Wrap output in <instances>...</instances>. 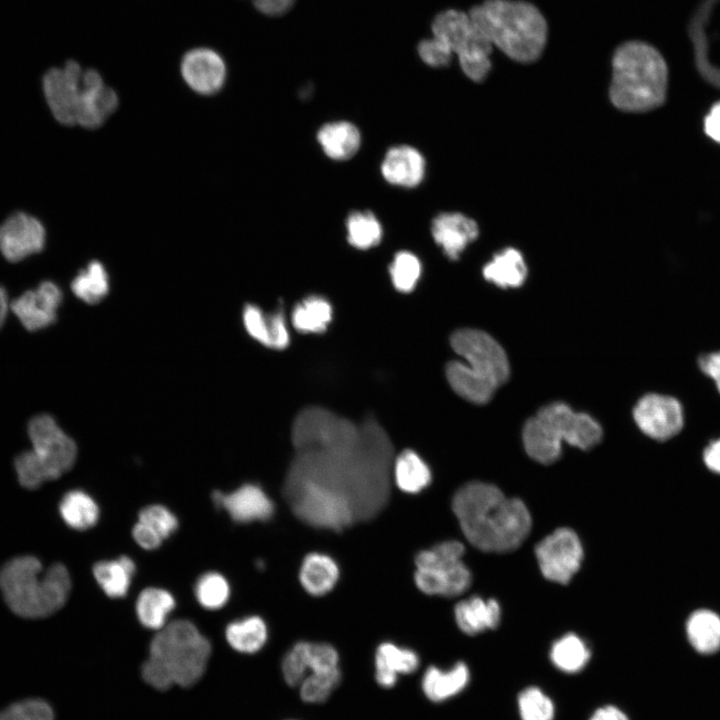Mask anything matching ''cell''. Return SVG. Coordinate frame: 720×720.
I'll list each match as a JSON object with an SVG mask.
<instances>
[{
  "label": "cell",
  "instance_id": "obj_1",
  "mask_svg": "<svg viewBox=\"0 0 720 720\" xmlns=\"http://www.w3.org/2000/svg\"><path fill=\"white\" fill-rule=\"evenodd\" d=\"M296 451L284 496L308 515L353 524L369 520L386 505L393 446L372 417L361 424L314 407L295 424Z\"/></svg>",
  "mask_w": 720,
  "mask_h": 720
},
{
  "label": "cell",
  "instance_id": "obj_2",
  "mask_svg": "<svg viewBox=\"0 0 720 720\" xmlns=\"http://www.w3.org/2000/svg\"><path fill=\"white\" fill-rule=\"evenodd\" d=\"M452 509L466 539L485 552L504 553L518 548L531 529L525 504L508 498L494 485L469 482L459 488Z\"/></svg>",
  "mask_w": 720,
  "mask_h": 720
},
{
  "label": "cell",
  "instance_id": "obj_3",
  "mask_svg": "<svg viewBox=\"0 0 720 720\" xmlns=\"http://www.w3.org/2000/svg\"><path fill=\"white\" fill-rule=\"evenodd\" d=\"M211 654L209 640L188 620H175L158 630L142 666L144 681L157 690L189 687L204 674Z\"/></svg>",
  "mask_w": 720,
  "mask_h": 720
},
{
  "label": "cell",
  "instance_id": "obj_4",
  "mask_svg": "<svg viewBox=\"0 0 720 720\" xmlns=\"http://www.w3.org/2000/svg\"><path fill=\"white\" fill-rule=\"evenodd\" d=\"M450 344L464 362L451 361L446 377L452 389L462 398L485 404L509 377L507 355L499 343L477 329L455 331Z\"/></svg>",
  "mask_w": 720,
  "mask_h": 720
},
{
  "label": "cell",
  "instance_id": "obj_5",
  "mask_svg": "<svg viewBox=\"0 0 720 720\" xmlns=\"http://www.w3.org/2000/svg\"><path fill=\"white\" fill-rule=\"evenodd\" d=\"M468 14L490 43L511 59L529 63L540 57L546 44L547 24L534 5L486 0Z\"/></svg>",
  "mask_w": 720,
  "mask_h": 720
},
{
  "label": "cell",
  "instance_id": "obj_6",
  "mask_svg": "<svg viewBox=\"0 0 720 720\" xmlns=\"http://www.w3.org/2000/svg\"><path fill=\"white\" fill-rule=\"evenodd\" d=\"M0 588L15 614L24 618H42L64 606L70 594L71 579L63 564H53L43 571L37 558L20 556L1 568Z\"/></svg>",
  "mask_w": 720,
  "mask_h": 720
},
{
  "label": "cell",
  "instance_id": "obj_7",
  "mask_svg": "<svg viewBox=\"0 0 720 720\" xmlns=\"http://www.w3.org/2000/svg\"><path fill=\"white\" fill-rule=\"evenodd\" d=\"M667 66L652 46L630 41L620 45L612 59L610 99L626 112H643L662 104L667 89Z\"/></svg>",
  "mask_w": 720,
  "mask_h": 720
},
{
  "label": "cell",
  "instance_id": "obj_8",
  "mask_svg": "<svg viewBox=\"0 0 720 720\" xmlns=\"http://www.w3.org/2000/svg\"><path fill=\"white\" fill-rule=\"evenodd\" d=\"M601 438L602 429L598 422L560 402L541 408L523 428L527 454L542 464L555 462L561 455L564 442L587 450L598 444Z\"/></svg>",
  "mask_w": 720,
  "mask_h": 720
},
{
  "label": "cell",
  "instance_id": "obj_9",
  "mask_svg": "<svg viewBox=\"0 0 720 720\" xmlns=\"http://www.w3.org/2000/svg\"><path fill=\"white\" fill-rule=\"evenodd\" d=\"M27 432L31 449L16 456L14 465L20 484L36 489L69 471L77 458V445L49 414L30 419Z\"/></svg>",
  "mask_w": 720,
  "mask_h": 720
},
{
  "label": "cell",
  "instance_id": "obj_10",
  "mask_svg": "<svg viewBox=\"0 0 720 720\" xmlns=\"http://www.w3.org/2000/svg\"><path fill=\"white\" fill-rule=\"evenodd\" d=\"M465 548L456 540L440 542L415 557L414 581L427 594L454 597L471 585L472 575L463 562Z\"/></svg>",
  "mask_w": 720,
  "mask_h": 720
},
{
  "label": "cell",
  "instance_id": "obj_11",
  "mask_svg": "<svg viewBox=\"0 0 720 720\" xmlns=\"http://www.w3.org/2000/svg\"><path fill=\"white\" fill-rule=\"evenodd\" d=\"M434 37L457 54L464 74L475 82L483 81L491 69L493 45L472 21L469 14L457 10L439 13L432 22Z\"/></svg>",
  "mask_w": 720,
  "mask_h": 720
},
{
  "label": "cell",
  "instance_id": "obj_12",
  "mask_svg": "<svg viewBox=\"0 0 720 720\" xmlns=\"http://www.w3.org/2000/svg\"><path fill=\"white\" fill-rule=\"evenodd\" d=\"M535 555L546 579L567 584L581 566L583 548L572 529L559 528L537 544Z\"/></svg>",
  "mask_w": 720,
  "mask_h": 720
},
{
  "label": "cell",
  "instance_id": "obj_13",
  "mask_svg": "<svg viewBox=\"0 0 720 720\" xmlns=\"http://www.w3.org/2000/svg\"><path fill=\"white\" fill-rule=\"evenodd\" d=\"M83 72L77 62L70 60L62 68L48 70L43 77L47 105L55 120L63 125H76Z\"/></svg>",
  "mask_w": 720,
  "mask_h": 720
},
{
  "label": "cell",
  "instance_id": "obj_14",
  "mask_svg": "<svg viewBox=\"0 0 720 720\" xmlns=\"http://www.w3.org/2000/svg\"><path fill=\"white\" fill-rule=\"evenodd\" d=\"M633 418L645 435L658 441L679 434L685 422L681 402L673 396L658 393L641 397L634 406Z\"/></svg>",
  "mask_w": 720,
  "mask_h": 720
},
{
  "label": "cell",
  "instance_id": "obj_15",
  "mask_svg": "<svg viewBox=\"0 0 720 720\" xmlns=\"http://www.w3.org/2000/svg\"><path fill=\"white\" fill-rule=\"evenodd\" d=\"M45 243L44 225L26 212H15L0 224V252L9 262H19L41 252Z\"/></svg>",
  "mask_w": 720,
  "mask_h": 720
},
{
  "label": "cell",
  "instance_id": "obj_16",
  "mask_svg": "<svg viewBox=\"0 0 720 720\" xmlns=\"http://www.w3.org/2000/svg\"><path fill=\"white\" fill-rule=\"evenodd\" d=\"M62 301L61 288L55 282L45 280L13 300L10 310L26 330L34 332L56 322Z\"/></svg>",
  "mask_w": 720,
  "mask_h": 720
},
{
  "label": "cell",
  "instance_id": "obj_17",
  "mask_svg": "<svg viewBox=\"0 0 720 720\" xmlns=\"http://www.w3.org/2000/svg\"><path fill=\"white\" fill-rule=\"evenodd\" d=\"M339 668V654L335 647L324 642L299 641L284 655L281 671L284 681L298 687L310 673Z\"/></svg>",
  "mask_w": 720,
  "mask_h": 720
},
{
  "label": "cell",
  "instance_id": "obj_18",
  "mask_svg": "<svg viewBox=\"0 0 720 720\" xmlns=\"http://www.w3.org/2000/svg\"><path fill=\"white\" fill-rule=\"evenodd\" d=\"M117 105V94L112 88L105 86L100 74L93 69L85 70L76 124L88 129L98 128L115 111Z\"/></svg>",
  "mask_w": 720,
  "mask_h": 720
},
{
  "label": "cell",
  "instance_id": "obj_19",
  "mask_svg": "<svg viewBox=\"0 0 720 720\" xmlns=\"http://www.w3.org/2000/svg\"><path fill=\"white\" fill-rule=\"evenodd\" d=\"M214 504L227 511L238 523L269 520L275 511L273 501L256 484H244L231 493L215 491Z\"/></svg>",
  "mask_w": 720,
  "mask_h": 720
},
{
  "label": "cell",
  "instance_id": "obj_20",
  "mask_svg": "<svg viewBox=\"0 0 720 720\" xmlns=\"http://www.w3.org/2000/svg\"><path fill=\"white\" fill-rule=\"evenodd\" d=\"M181 74L192 90L202 95H211L222 88L226 78V66L222 57L214 50L196 48L184 55Z\"/></svg>",
  "mask_w": 720,
  "mask_h": 720
},
{
  "label": "cell",
  "instance_id": "obj_21",
  "mask_svg": "<svg viewBox=\"0 0 720 720\" xmlns=\"http://www.w3.org/2000/svg\"><path fill=\"white\" fill-rule=\"evenodd\" d=\"M431 234L444 254L451 260H457L467 245L477 239L479 227L462 213L443 212L433 218Z\"/></svg>",
  "mask_w": 720,
  "mask_h": 720
},
{
  "label": "cell",
  "instance_id": "obj_22",
  "mask_svg": "<svg viewBox=\"0 0 720 720\" xmlns=\"http://www.w3.org/2000/svg\"><path fill=\"white\" fill-rule=\"evenodd\" d=\"M380 170L388 183L413 188L425 177L426 161L415 147L405 144L396 145L385 153Z\"/></svg>",
  "mask_w": 720,
  "mask_h": 720
},
{
  "label": "cell",
  "instance_id": "obj_23",
  "mask_svg": "<svg viewBox=\"0 0 720 720\" xmlns=\"http://www.w3.org/2000/svg\"><path fill=\"white\" fill-rule=\"evenodd\" d=\"M242 322L250 337L276 350L289 344V331L282 308L265 314L257 305L248 303L242 310Z\"/></svg>",
  "mask_w": 720,
  "mask_h": 720
},
{
  "label": "cell",
  "instance_id": "obj_24",
  "mask_svg": "<svg viewBox=\"0 0 720 720\" xmlns=\"http://www.w3.org/2000/svg\"><path fill=\"white\" fill-rule=\"evenodd\" d=\"M420 657L416 651L392 642L381 643L375 651V681L382 688H393L400 675H409L418 670Z\"/></svg>",
  "mask_w": 720,
  "mask_h": 720
},
{
  "label": "cell",
  "instance_id": "obj_25",
  "mask_svg": "<svg viewBox=\"0 0 720 720\" xmlns=\"http://www.w3.org/2000/svg\"><path fill=\"white\" fill-rule=\"evenodd\" d=\"M470 670L459 661L449 669L429 666L421 679L424 696L433 703H442L460 694L469 684Z\"/></svg>",
  "mask_w": 720,
  "mask_h": 720
},
{
  "label": "cell",
  "instance_id": "obj_26",
  "mask_svg": "<svg viewBox=\"0 0 720 720\" xmlns=\"http://www.w3.org/2000/svg\"><path fill=\"white\" fill-rule=\"evenodd\" d=\"M454 616L459 629L473 636L495 629L500 623L501 608L495 599L472 596L456 604Z\"/></svg>",
  "mask_w": 720,
  "mask_h": 720
},
{
  "label": "cell",
  "instance_id": "obj_27",
  "mask_svg": "<svg viewBox=\"0 0 720 720\" xmlns=\"http://www.w3.org/2000/svg\"><path fill=\"white\" fill-rule=\"evenodd\" d=\"M317 141L327 157L336 161L352 158L361 146L359 129L349 121H333L322 125Z\"/></svg>",
  "mask_w": 720,
  "mask_h": 720
},
{
  "label": "cell",
  "instance_id": "obj_28",
  "mask_svg": "<svg viewBox=\"0 0 720 720\" xmlns=\"http://www.w3.org/2000/svg\"><path fill=\"white\" fill-rule=\"evenodd\" d=\"M340 570L337 562L327 554H307L300 566L299 581L303 589L312 596L329 593L338 582Z\"/></svg>",
  "mask_w": 720,
  "mask_h": 720
},
{
  "label": "cell",
  "instance_id": "obj_29",
  "mask_svg": "<svg viewBox=\"0 0 720 720\" xmlns=\"http://www.w3.org/2000/svg\"><path fill=\"white\" fill-rule=\"evenodd\" d=\"M484 278L501 288H515L523 284L527 267L522 254L514 248H506L494 255L483 268Z\"/></svg>",
  "mask_w": 720,
  "mask_h": 720
},
{
  "label": "cell",
  "instance_id": "obj_30",
  "mask_svg": "<svg viewBox=\"0 0 720 720\" xmlns=\"http://www.w3.org/2000/svg\"><path fill=\"white\" fill-rule=\"evenodd\" d=\"M395 484L405 493L416 494L431 483L432 474L427 463L413 450L402 451L392 464Z\"/></svg>",
  "mask_w": 720,
  "mask_h": 720
},
{
  "label": "cell",
  "instance_id": "obj_31",
  "mask_svg": "<svg viewBox=\"0 0 720 720\" xmlns=\"http://www.w3.org/2000/svg\"><path fill=\"white\" fill-rule=\"evenodd\" d=\"M136 566L128 556H121L115 560L97 562L93 567L94 577L111 598L124 597L130 587Z\"/></svg>",
  "mask_w": 720,
  "mask_h": 720
},
{
  "label": "cell",
  "instance_id": "obj_32",
  "mask_svg": "<svg viewBox=\"0 0 720 720\" xmlns=\"http://www.w3.org/2000/svg\"><path fill=\"white\" fill-rule=\"evenodd\" d=\"M687 637L692 647L704 655L720 648V617L710 610H697L686 624Z\"/></svg>",
  "mask_w": 720,
  "mask_h": 720
},
{
  "label": "cell",
  "instance_id": "obj_33",
  "mask_svg": "<svg viewBox=\"0 0 720 720\" xmlns=\"http://www.w3.org/2000/svg\"><path fill=\"white\" fill-rule=\"evenodd\" d=\"M175 607L173 595L164 589H144L136 602V613L140 623L149 629L160 630Z\"/></svg>",
  "mask_w": 720,
  "mask_h": 720
},
{
  "label": "cell",
  "instance_id": "obj_34",
  "mask_svg": "<svg viewBox=\"0 0 720 720\" xmlns=\"http://www.w3.org/2000/svg\"><path fill=\"white\" fill-rule=\"evenodd\" d=\"M225 636L234 650L253 654L264 647L268 638V629L261 617L250 616L231 622L226 627Z\"/></svg>",
  "mask_w": 720,
  "mask_h": 720
},
{
  "label": "cell",
  "instance_id": "obj_35",
  "mask_svg": "<svg viewBox=\"0 0 720 720\" xmlns=\"http://www.w3.org/2000/svg\"><path fill=\"white\" fill-rule=\"evenodd\" d=\"M71 291L86 304H97L109 293L110 279L105 266L93 260L71 281Z\"/></svg>",
  "mask_w": 720,
  "mask_h": 720
},
{
  "label": "cell",
  "instance_id": "obj_36",
  "mask_svg": "<svg viewBox=\"0 0 720 720\" xmlns=\"http://www.w3.org/2000/svg\"><path fill=\"white\" fill-rule=\"evenodd\" d=\"M591 657L586 642L574 633H567L551 646L550 659L553 665L565 673H578L584 669Z\"/></svg>",
  "mask_w": 720,
  "mask_h": 720
},
{
  "label": "cell",
  "instance_id": "obj_37",
  "mask_svg": "<svg viewBox=\"0 0 720 720\" xmlns=\"http://www.w3.org/2000/svg\"><path fill=\"white\" fill-rule=\"evenodd\" d=\"M64 522L76 530L93 527L99 518V508L94 499L81 490L66 493L59 505Z\"/></svg>",
  "mask_w": 720,
  "mask_h": 720
},
{
  "label": "cell",
  "instance_id": "obj_38",
  "mask_svg": "<svg viewBox=\"0 0 720 720\" xmlns=\"http://www.w3.org/2000/svg\"><path fill=\"white\" fill-rule=\"evenodd\" d=\"M332 319V307L321 296H309L298 303L291 315L293 326L302 333H321Z\"/></svg>",
  "mask_w": 720,
  "mask_h": 720
},
{
  "label": "cell",
  "instance_id": "obj_39",
  "mask_svg": "<svg viewBox=\"0 0 720 720\" xmlns=\"http://www.w3.org/2000/svg\"><path fill=\"white\" fill-rule=\"evenodd\" d=\"M347 241L360 250L377 246L383 237V228L374 213L369 210L353 211L345 221Z\"/></svg>",
  "mask_w": 720,
  "mask_h": 720
},
{
  "label": "cell",
  "instance_id": "obj_40",
  "mask_svg": "<svg viewBox=\"0 0 720 720\" xmlns=\"http://www.w3.org/2000/svg\"><path fill=\"white\" fill-rule=\"evenodd\" d=\"M342 679L340 668L308 674L297 687L301 700L309 704H320L328 700Z\"/></svg>",
  "mask_w": 720,
  "mask_h": 720
},
{
  "label": "cell",
  "instance_id": "obj_41",
  "mask_svg": "<svg viewBox=\"0 0 720 720\" xmlns=\"http://www.w3.org/2000/svg\"><path fill=\"white\" fill-rule=\"evenodd\" d=\"M517 705L521 720H554V703L539 687L523 689L518 695Z\"/></svg>",
  "mask_w": 720,
  "mask_h": 720
},
{
  "label": "cell",
  "instance_id": "obj_42",
  "mask_svg": "<svg viewBox=\"0 0 720 720\" xmlns=\"http://www.w3.org/2000/svg\"><path fill=\"white\" fill-rule=\"evenodd\" d=\"M197 601L206 609L223 607L229 599L230 587L221 574L208 572L199 577L195 585Z\"/></svg>",
  "mask_w": 720,
  "mask_h": 720
},
{
  "label": "cell",
  "instance_id": "obj_43",
  "mask_svg": "<svg viewBox=\"0 0 720 720\" xmlns=\"http://www.w3.org/2000/svg\"><path fill=\"white\" fill-rule=\"evenodd\" d=\"M421 270L419 258L409 251H400L395 254L389 267L394 287L404 293L414 289L421 275Z\"/></svg>",
  "mask_w": 720,
  "mask_h": 720
},
{
  "label": "cell",
  "instance_id": "obj_44",
  "mask_svg": "<svg viewBox=\"0 0 720 720\" xmlns=\"http://www.w3.org/2000/svg\"><path fill=\"white\" fill-rule=\"evenodd\" d=\"M0 720H54L52 707L38 698L11 704L0 712Z\"/></svg>",
  "mask_w": 720,
  "mask_h": 720
},
{
  "label": "cell",
  "instance_id": "obj_45",
  "mask_svg": "<svg viewBox=\"0 0 720 720\" xmlns=\"http://www.w3.org/2000/svg\"><path fill=\"white\" fill-rule=\"evenodd\" d=\"M138 521L154 530L163 540L178 527L176 516L162 505L146 506L140 511Z\"/></svg>",
  "mask_w": 720,
  "mask_h": 720
},
{
  "label": "cell",
  "instance_id": "obj_46",
  "mask_svg": "<svg viewBox=\"0 0 720 720\" xmlns=\"http://www.w3.org/2000/svg\"><path fill=\"white\" fill-rule=\"evenodd\" d=\"M422 61L434 68L447 66L452 58V52L441 40L433 36L422 40L417 47Z\"/></svg>",
  "mask_w": 720,
  "mask_h": 720
},
{
  "label": "cell",
  "instance_id": "obj_47",
  "mask_svg": "<svg viewBox=\"0 0 720 720\" xmlns=\"http://www.w3.org/2000/svg\"><path fill=\"white\" fill-rule=\"evenodd\" d=\"M699 370L709 377L720 394V350L701 354L697 358Z\"/></svg>",
  "mask_w": 720,
  "mask_h": 720
},
{
  "label": "cell",
  "instance_id": "obj_48",
  "mask_svg": "<svg viewBox=\"0 0 720 720\" xmlns=\"http://www.w3.org/2000/svg\"><path fill=\"white\" fill-rule=\"evenodd\" d=\"M134 540L139 546L147 550L158 548L163 539L150 527L138 521L132 530Z\"/></svg>",
  "mask_w": 720,
  "mask_h": 720
},
{
  "label": "cell",
  "instance_id": "obj_49",
  "mask_svg": "<svg viewBox=\"0 0 720 720\" xmlns=\"http://www.w3.org/2000/svg\"><path fill=\"white\" fill-rule=\"evenodd\" d=\"M255 8L268 16H279L287 12L295 0H252Z\"/></svg>",
  "mask_w": 720,
  "mask_h": 720
},
{
  "label": "cell",
  "instance_id": "obj_50",
  "mask_svg": "<svg viewBox=\"0 0 720 720\" xmlns=\"http://www.w3.org/2000/svg\"><path fill=\"white\" fill-rule=\"evenodd\" d=\"M703 461L708 469L720 474V438L710 441L704 448Z\"/></svg>",
  "mask_w": 720,
  "mask_h": 720
},
{
  "label": "cell",
  "instance_id": "obj_51",
  "mask_svg": "<svg viewBox=\"0 0 720 720\" xmlns=\"http://www.w3.org/2000/svg\"><path fill=\"white\" fill-rule=\"evenodd\" d=\"M704 127L707 135L720 143V102L710 110L705 119Z\"/></svg>",
  "mask_w": 720,
  "mask_h": 720
},
{
  "label": "cell",
  "instance_id": "obj_52",
  "mask_svg": "<svg viewBox=\"0 0 720 720\" xmlns=\"http://www.w3.org/2000/svg\"><path fill=\"white\" fill-rule=\"evenodd\" d=\"M589 720H629L624 711L614 705H605L594 711Z\"/></svg>",
  "mask_w": 720,
  "mask_h": 720
},
{
  "label": "cell",
  "instance_id": "obj_53",
  "mask_svg": "<svg viewBox=\"0 0 720 720\" xmlns=\"http://www.w3.org/2000/svg\"><path fill=\"white\" fill-rule=\"evenodd\" d=\"M9 309L10 304L8 302L7 292L3 286H0V329L6 321Z\"/></svg>",
  "mask_w": 720,
  "mask_h": 720
}]
</instances>
